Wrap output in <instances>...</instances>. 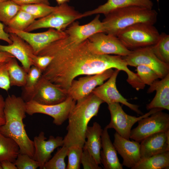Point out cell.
Masks as SVG:
<instances>
[{
    "instance_id": "44dd1931",
    "label": "cell",
    "mask_w": 169,
    "mask_h": 169,
    "mask_svg": "<svg viewBox=\"0 0 169 169\" xmlns=\"http://www.w3.org/2000/svg\"><path fill=\"white\" fill-rule=\"evenodd\" d=\"M156 91V95L146 105L147 110L155 108L169 110V74L161 80L157 79L150 85L147 92Z\"/></svg>"
},
{
    "instance_id": "9a60e30c",
    "label": "cell",
    "mask_w": 169,
    "mask_h": 169,
    "mask_svg": "<svg viewBox=\"0 0 169 169\" xmlns=\"http://www.w3.org/2000/svg\"><path fill=\"white\" fill-rule=\"evenodd\" d=\"M5 30L7 33H14L23 39L31 46L36 55L50 44L66 36L64 31H59L52 28L38 33L14 30L7 27Z\"/></svg>"
},
{
    "instance_id": "f1b7e54d",
    "label": "cell",
    "mask_w": 169,
    "mask_h": 169,
    "mask_svg": "<svg viewBox=\"0 0 169 169\" xmlns=\"http://www.w3.org/2000/svg\"><path fill=\"white\" fill-rule=\"evenodd\" d=\"M36 19L29 13L20 9L6 25L12 29L24 31Z\"/></svg>"
},
{
    "instance_id": "d4e9b609",
    "label": "cell",
    "mask_w": 169,
    "mask_h": 169,
    "mask_svg": "<svg viewBox=\"0 0 169 169\" xmlns=\"http://www.w3.org/2000/svg\"><path fill=\"white\" fill-rule=\"evenodd\" d=\"M169 151L141 159L131 169H168Z\"/></svg>"
},
{
    "instance_id": "5b68a950",
    "label": "cell",
    "mask_w": 169,
    "mask_h": 169,
    "mask_svg": "<svg viewBox=\"0 0 169 169\" xmlns=\"http://www.w3.org/2000/svg\"><path fill=\"white\" fill-rule=\"evenodd\" d=\"M160 34L154 25L139 23L124 29L116 37L128 49L134 50L153 45L158 40Z\"/></svg>"
},
{
    "instance_id": "ac0fdd59",
    "label": "cell",
    "mask_w": 169,
    "mask_h": 169,
    "mask_svg": "<svg viewBox=\"0 0 169 169\" xmlns=\"http://www.w3.org/2000/svg\"><path fill=\"white\" fill-rule=\"evenodd\" d=\"M46 139L44 133L41 131L38 136L34 137L33 141L34 150L33 158L38 163L40 169H43L54 150L64 144L63 138L60 136H50L49 139Z\"/></svg>"
},
{
    "instance_id": "52a82bcc",
    "label": "cell",
    "mask_w": 169,
    "mask_h": 169,
    "mask_svg": "<svg viewBox=\"0 0 169 169\" xmlns=\"http://www.w3.org/2000/svg\"><path fill=\"white\" fill-rule=\"evenodd\" d=\"M100 17V14H98L90 22L83 25L74 22L64 31L66 34L65 37L52 43L59 46H68L81 43L96 33H104L103 23Z\"/></svg>"
},
{
    "instance_id": "5bb4252c",
    "label": "cell",
    "mask_w": 169,
    "mask_h": 169,
    "mask_svg": "<svg viewBox=\"0 0 169 169\" xmlns=\"http://www.w3.org/2000/svg\"><path fill=\"white\" fill-rule=\"evenodd\" d=\"M112 68L93 75L81 77L73 80L67 90L68 96L76 101L88 95L98 86L104 83L113 73Z\"/></svg>"
},
{
    "instance_id": "4fadbf2b",
    "label": "cell",
    "mask_w": 169,
    "mask_h": 169,
    "mask_svg": "<svg viewBox=\"0 0 169 169\" xmlns=\"http://www.w3.org/2000/svg\"><path fill=\"white\" fill-rule=\"evenodd\" d=\"M68 97L66 90L42 76L27 102L33 100L40 104L54 105L63 102Z\"/></svg>"
},
{
    "instance_id": "7a4b0ae2",
    "label": "cell",
    "mask_w": 169,
    "mask_h": 169,
    "mask_svg": "<svg viewBox=\"0 0 169 169\" xmlns=\"http://www.w3.org/2000/svg\"><path fill=\"white\" fill-rule=\"evenodd\" d=\"M76 101L68 116L67 131L63 138V146L83 148L88 123L97 115L101 105L104 102L92 93Z\"/></svg>"
},
{
    "instance_id": "7bdbcfd3",
    "label": "cell",
    "mask_w": 169,
    "mask_h": 169,
    "mask_svg": "<svg viewBox=\"0 0 169 169\" xmlns=\"http://www.w3.org/2000/svg\"><path fill=\"white\" fill-rule=\"evenodd\" d=\"M2 169H18L14 163L8 160H4L1 161Z\"/></svg>"
},
{
    "instance_id": "f35d334b",
    "label": "cell",
    "mask_w": 169,
    "mask_h": 169,
    "mask_svg": "<svg viewBox=\"0 0 169 169\" xmlns=\"http://www.w3.org/2000/svg\"><path fill=\"white\" fill-rule=\"evenodd\" d=\"M53 57L49 55H38L35 54L32 58L33 65L43 72L50 64Z\"/></svg>"
},
{
    "instance_id": "603a6c76",
    "label": "cell",
    "mask_w": 169,
    "mask_h": 169,
    "mask_svg": "<svg viewBox=\"0 0 169 169\" xmlns=\"http://www.w3.org/2000/svg\"><path fill=\"white\" fill-rule=\"evenodd\" d=\"M107 2L97 8L82 13L83 17L95 14H106L117 9L131 6H137L152 9L153 3L151 0H107Z\"/></svg>"
},
{
    "instance_id": "d590c367",
    "label": "cell",
    "mask_w": 169,
    "mask_h": 169,
    "mask_svg": "<svg viewBox=\"0 0 169 169\" xmlns=\"http://www.w3.org/2000/svg\"><path fill=\"white\" fill-rule=\"evenodd\" d=\"M18 169H36L38 163L28 155L19 153L14 162Z\"/></svg>"
},
{
    "instance_id": "74e56055",
    "label": "cell",
    "mask_w": 169,
    "mask_h": 169,
    "mask_svg": "<svg viewBox=\"0 0 169 169\" xmlns=\"http://www.w3.org/2000/svg\"><path fill=\"white\" fill-rule=\"evenodd\" d=\"M10 87L7 61L0 62V88L8 92Z\"/></svg>"
},
{
    "instance_id": "b9f144b4",
    "label": "cell",
    "mask_w": 169,
    "mask_h": 169,
    "mask_svg": "<svg viewBox=\"0 0 169 169\" xmlns=\"http://www.w3.org/2000/svg\"><path fill=\"white\" fill-rule=\"evenodd\" d=\"M0 40L4 41L9 44L12 43V41L9 37V34L6 32L4 29L3 24L0 21Z\"/></svg>"
},
{
    "instance_id": "ab89813d",
    "label": "cell",
    "mask_w": 169,
    "mask_h": 169,
    "mask_svg": "<svg viewBox=\"0 0 169 169\" xmlns=\"http://www.w3.org/2000/svg\"><path fill=\"white\" fill-rule=\"evenodd\" d=\"M18 5L42 3L50 5L49 0H11Z\"/></svg>"
},
{
    "instance_id": "7dc6e473",
    "label": "cell",
    "mask_w": 169,
    "mask_h": 169,
    "mask_svg": "<svg viewBox=\"0 0 169 169\" xmlns=\"http://www.w3.org/2000/svg\"><path fill=\"white\" fill-rule=\"evenodd\" d=\"M6 0H0V2L5 1Z\"/></svg>"
},
{
    "instance_id": "e575fe53",
    "label": "cell",
    "mask_w": 169,
    "mask_h": 169,
    "mask_svg": "<svg viewBox=\"0 0 169 169\" xmlns=\"http://www.w3.org/2000/svg\"><path fill=\"white\" fill-rule=\"evenodd\" d=\"M136 67V74L142 82L145 85L150 86L155 81L160 78L157 74L148 66L144 65H140Z\"/></svg>"
},
{
    "instance_id": "30bf717a",
    "label": "cell",
    "mask_w": 169,
    "mask_h": 169,
    "mask_svg": "<svg viewBox=\"0 0 169 169\" xmlns=\"http://www.w3.org/2000/svg\"><path fill=\"white\" fill-rule=\"evenodd\" d=\"M86 41L89 49L96 54H114L124 57L132 52L116 36L103 32L97 33L92 35Z\"/></svg>"
},
{
    "instance_id": "277c9868",
    "label": "cell",
    "mask_w": 169,
    "mask_h": 169,
    "mask_svg": "<svg viewBox=\"0 0 169 169\" xmlns=\"http://www.w3.org/2000/svg\"><path fill=\"white\" fill-rule=\"evenodd\" d=\"M105 15L102 21L104 33L116 36L124 29L136 23L154 25L157 20L158 13L153 9L131 6L116 9Z\"/></svg>"
},
{
    "instance_id": "d6986e66",
    "label": "cell",
    "mask_w": 169,
    "mask_h": 169,
    "mask_svg": "<svg viewBox=\"0 0 169 169\" xmlns=\"http://www.w3.org/2000/svg\"><path fill=\"white\" fill-rule=\"evenodd\" d=\"M114 137L113 143L123 159L122 165L131 169L141 159L140 143L127 139L116 132Z\"/></svg>"
},
{
    "instance_id": "7402d4cb",
    "label": "cell",
    "mask_w": 169,
    "mask_h": 169,
    "mask_svg": "<svg viewBox=\"0 0 169 169\" xmlns=\"http://www.w3.org/2000/svg\"><path fill=\"white\" fill-rule=\"evenodd\" d=\"M105 126L101 135V148L100 152L101 163L105 169H123V166L120 162L117 151L112 143Z\"/></svg>"
},
{
    "instance_id": "8fae6325",
    "label": "cell",
    "mask_w": 169,
    "mask_h": 169,
    "mask_svg": "<svg viewBox=\"0 0 169 169\" xmlns=\"http://www.w3.org/2000/svg\"><path fill=\"white\" fill-rule=\"evenodd\" d=\"M76 102L69 96L63 102L54 105L40 104L31 100L26 102V113L30 115L36 113L49 115L53 118L54 124L60 125L68 119Z\"/></svg>"
},
{
    "instance_id": "6da1fadb",
    "label": "cell",
    "mask_w": 169,
    "mask_h": 169,
    "mask_svg": "<svg viewBox=\"0 0 169 169\" xmlns=\"http://www.w3.org/2000/svg\"><path fill=\"white\" fill-rule=\"evenodd\" d=\"M86 39L66 47L51 43L43 49L37 55H49L53 59L42 76L67 91L78 76L93 75L111 68L127 71V64L121 56L95 54L89 49Z\"/></svg>"
},
{
    "instance_id": "836d02e7",
    "label": "cell",
    "mask_w": 169,
    "mask_h": 169,
    "mask_svg": "<svg viewBox=\"0 0 169 169\" xmlns=\"http://www.w3.org/2000/svg\"><path fill=\"white\" fill-rule=\"evenodd\" d=\"M83 148L72 146L68 147L67 153L68 163L67 169H79L80 168L81 159Z\"/></svg>"
},
{
    "instance_id": "f6af8a7d",
    "label": "cell",
    "mask_w": 169,
    "mask_h": 169,
    "mask_svg": "<svg viewBox=\"0 0 169 169\" xmlns=\"http://www.w3.org/2000/svg\"><path fill=\"white\" fill-rule=\"evenodd\" d=\"M69 0H56L59 5L66 3L67 2H69Z\"/></svg>"
},
{
    "instance_id": "484cf974",
    "label": "cell",
    "mask_w": 169,
    "mask_h": 169,
    "mask_svg": "<svg viewBox=\"0 0 169 169\" xmlns=\"http://www.w3.org/2000/svg\"><path fill=\"white\" fill-rule=\"evenodd\" d=\"M19 153L18 144L0 132V162L8 160L14 163Z\"/></svg>"
},
{
    "instance_id": "4316f807",
    "label": "cell",
    "mask_w": 169,
    "mask_h": 169,
    "mask_svg": "<svg viewBox=\"0 0 169 169\" xmlns=\"http://www.w3.org/2000/svg\"><path fill=\"white\" fill-rule=\"evenodd\" d=\"M8 70L11 86L23 87L26 83L28 73L19 65L15 58L7 61Z\"/></svg>"
},
{
    "instance_id": "2e32d148",
    "label": "cell",
    "mask_w": 169,
    "mask_h": 169,
    "mask_svg": "<svg viewBox=\"0 0 169 169\" xmlns=\"http://www.w3.org/2000/svg\"><path fill=\"white\" fill-rule=\"evenodd\" d=\"M120 71L119 70L116 69L106 82L96 87L92 93L108 105L115 103H120L137 114L141 115H143L139 109V105L129 102L117 89L116 80Z\"/></svg>"
},
{
    "instance_id": "f546056e",
    "label": "cell",
    "mask_w": 169,
    "mask_h": 169,
    "mask_svg": "<svg viewBox=\"0 0 169 169\" xmlns=\"http://www.w3.org/2000/svg\"><path fill=\"white\" fill-rule=\"evenodd\" d=\"M156 56L162 62L169 64V35L165 33L160 34L156 43L151 46Z\"/></svg>"
},
{
    "instance_id": "cb8c5ba5",
    "label": "cell",
    "mask_w": 169,
    "mask_h": 169,
    "mask_svg": "<svg viewBox=\"0 0 169 169\" xmlns=\"http://www.w3.org/2000/svg\"><path fill=\"white\" fill-rule=\"evenodd\" d=\"M103 129L100 125L94 122L92 126H88L85 136L87 140L83 149L86 150L93 157L96 163L101 164L100 152L101 148V135Z\"/></svg>"
},
{
    "instance_id": "1f68e13d",
    "label": "cell",
    "mask_w": 169,
    "mask_h": 169,
    "mask_svg": "<svg viewBox=\"0 0 169 169\" xmlns=\"http://www.w3.org/2000/svg\"><path fill=\"white\" fill-rule=\"evenodd\" d=\"M20 10V6L11 0L0 2V21L6 25Z\"/></svg>"
},
{
    "instance_id": "8d00e7d4",
    "label": "cell",
    "mask_w": 169,
    "mask_h": 169,
    "mask_svg": "<svg viewBox=\"0 0 169 169\" xmlns=\"http://www.w3.org/2000/svg\"><path fill=\"white\" fill-rule=\"evenodd\" d=\"M81 163L84 169H101L91 155L86 150L83 149Z\"/></svg>"
},
{
    "instance_id": "bcb514c9",
    "label": "cell",
    "mask_w": 169,
    "mask_h": 169,
    "mask_svg": "<svg viewBox=\"0 0 169 169\" xmlns=\"http://www.w3.org/2000/svg\"><path fill=\"white\" fill-rule=\"evenodd\" d=\"M0 169H2V168L1 165V162H0Z\"/></svg>"
},
{
    "instance_id": "e0dca14e",
    "label": "cell",
    "mask_w": 169,
    "mask_h": 169,
    "mask_svg": "<svg viewBox=\"0 0 169 169\" xmlns=\"http://www.w3.org/2000/svg\"><path fill=\"white\" fill-rule=\"evenodd\" d=\"M12 41L8 45L0 44V51L7 52L16 58L21 62L27 72L33 65L32 58L35 54L31 46L17 34L9 33Z\"/></svg>"
},
{
    "instance_id": "ba28073f",
    "label": "cell",
    "mask_w": 169,
    "mask_h": 169,
    "mask_svg": "<svg viewBox=\"0 0 169 169\" xmlns=\"http://www.w3.org/2000/svg\"><path fill=\"white\" fill-rule=\"evenodd\" d=\"M138 122L137 126L131 130L130 138L139 143L151 135L169 131V115L162 110L142 118Z\"/></svg>"
},
{
    "instance_id": "9c48e42d",
    "label": "cell",
    "mask_w": 169,
    "mask_h": 169,
    "mask_svg": "<svg viewBox=\"0 0 169 169\" xmlns=\"http://www.w3.org/2000/svg\"><path fill=\"white\" fill-rule=\"evenodd\" d=\"M111 120L106 127L108 129H114L122 137L129 140L131 129L136 122L144 118L147 117L152 113L163 109L155 108L150 110L145 114L136 117L126 113L119 103H115L108 105Z\"/></svg>"
},
{
    "instance_id": "ffe728a7",
    "label": "cell",
    "mask_w": 169,
    "mask_h": 169,
    "mask_svg": "<svg viewBox=\"0 0 169 169\" xmlns=\"http://www.w3.org/2000/svg\"><path fill=\"white\" fill-rule=\"evenodd\" d=\"M140 144L141 159L169 151V131L151 135Z\"/></svg>"
},
{
    "instance_id": "3957f363",
    "label": "cell",
    "mask_w": 169,
    "mask_h": 169,
    "mask_svg": "<svg viewBox=\"0 0 169 169\" xmlns=\"http://www.w3.org/2000/svg\"><path fill=\"white\" fill-rule=\"evenodd\" d=\"M5 124L0 132L13 140L18 145L20 153L33 158L34 148L33 141L28 136L23 120L26 117V102L21 97L9 95L5 100Z\"/></svg>"
},
{
    "instance_id": "60d3db41",
    "label": "cell",
    "mask_w": 169,
    "mask_h": 169,
    "mask_svg": "<svg viewBox=\"0 0 169 169\" xmlns=\"http://www.w3.org/2000/svg\"><path fill=\"white\" fill-rule=\"evenodd\" d=\"M4 106L5 100L3 96L0 94V127L5 124L6 121Z\"/></svg>"
},
{
    "instance_id": "83f0119b",
    "label": "cell",
    "mask_w": 169,
    "mask_h": 169,
    "mask_svg": "<svg viewBox=\"0 0 169 169\" xmlns=\"http://www.w3.org/2000/svg\"><path fill=\"white\" fill-rule=\"evenodd\" d=\"M43 72L39 69L32 65L28 72L25 85L23 87L21 97L25 102L28 101V98L38 84L42 76Z\"/></svg>"
},
{
    "instance_id": "ee69618b",
    "label": "cell",
    "mask_w": 169,
    "mask_h": 169,
    "mask_svg": "<svg viewBox=\"0 0 169 169\" xmlns=\"http://www.w3.org/2000/svg\"><path fill=\"white\" fill-rule=\"evenodd\" d=\"M13 58L15 57L7 52L0 51V62H7Z\"/></svg>"
},
{
    "instance_id": "d6a6232c",
    "label": "cell",
    "mask_w": 169,
    "mask_h": 169,
    "mask_svg": "<svg viewBox=\"0 0 169 169\" xmlns=\"http://www.w3.org/2000/svg\"><path fill=\"white\" fill-rule=\"evenodd\" d=\"M68 147L63 146L58 148L53 156L44 164L43 169H65V159L67 156Z\"/></svg>"
},
{
    "instance_id": "7c38bea8",
    "label": "cell",
    "mask_w": 169,
    "mask_h": 169,
    "mask_svg": "<svg viewBox=\"0 0 169 169\" xmlns=\"http://www.w3.org/2000/svg\"><path fill=\"white\" fill-rule=\"evenodd\" d=\"M128 65L136 67L144 65L151 68L161 79L169 74V64L161 61L156 56L151 46L138 48L127 55L122 57Z\"/></svg>"
},
{
    "instance_id": "4dcf8cb0",
    "label": "cell",
    "mask_w": 169,
    "mask_h": 169,
    "mask_svg": "<svg viewBox=\"0 0 169 169\" xmlns=\"http://www.w3.org/2000/svg\"><path fill=\"white\" fill-rule=\"evenodd\" d=\"M20 6V9L29 13L36 19H39L48 15L56 10L58 7V6H51L42 3L23 5Z\"/></svg>"
},
{
    "instance_id": "8992f818",
    "label": "cell",
    "mask_w": 169,
    "mask_h": 169,
    "mask_svg": "<svg viewBox=\"0 0 169 169\" xmlns=\"http://www.w3.org/2000/svg\"><path fill=\"white\" fill-rule=\"evenodd\" d=\"M82 18V13L65 3L59 5L56 10L48 15L36 20L24 31L30 32L45 28L64 31L73 22Z\"/></svg>"
}]
</instances>
